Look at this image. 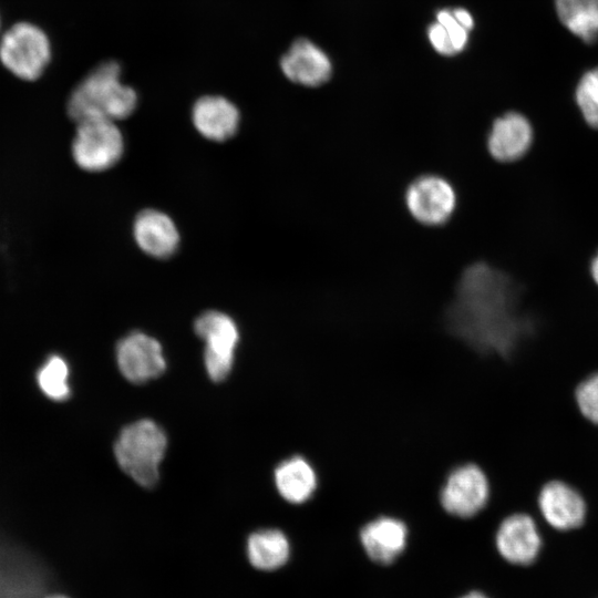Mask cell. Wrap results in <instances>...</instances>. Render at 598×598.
Listing matches in <instances>:
<instances>
[{"label": "cell", "mask_w": 598, "mask_h": 598, "mask_svg": "<svg viewBox=\"0 0 598 598\" xmlns=\"http://www.w3.org/2000/svg\"><path fill=\"white\" fill-rule=\"evenodd\" d=\"M525 289L484 261L467 266L447 305V336L478 354L505 355L525 327Z\"/></svg>", "instance_id": "obj_1"}, {"label": "cell", "mask_w": 598, "mask_h": 598, "mask_svg": "<svg viewBox=\"0 0 598 598\" xmlns=\"http://www.w3.org/2000/svg\"><path fill=\"white\" fill-rule=\"evenodd\" d=\"M137 105L136 92L121 81L115 61L99 64L72 91L66 109L76 123L91 118L118 121L130 116Z\"/></svg>", "instance_id": "obj_2"}, {"label": "cell", "mask_w": 598, "mask_h": 598, "mask_svg": "<svg viewBox=\"0 0 598 598\" xmlns=\"http://www.w3.org/2000/svg\"><path fill=\"white\" fill-rule=\"evenodd\" d=\"M167 437L152 420L126 425L114 444L120 467L138 485L151 488L159 480V464L165 455Z\"/></svg>", "instance_id": "obj_3"}, {"label": "cell", "mask_w": 598, "mask_h": 598, "mask_svg": "<svg viewBox=\"0 0 598 598\" xmlns=\"http://www.w3.org/2000/svg\"><path fill=\"white\" fill-rule=\"evenodd\" d=\"M51 59L45 32L30 22H17L0 39V61L21 80H37Z\"/></svg>", "instance_id": "obj_4"}, {"label": "cell", "mask_w": 598, "mask_h": 598, "mask_svg": "<svg viewBox=\"0 0 598 598\" xmlns=\"http://www.w3.org/2000/svg\"><path fill=\"white\" fill-rule=\"evenodd\" d=\"M76 124L72 155L80 168L87 172H103L121 159L124 138L116 122L91 118Z\"/></svg>", "instance_id": "obj_5"}, {"label": "cell", "mask_w": 598, "mask_h": 598, "mask_svg": "<svg viewBox=\"0 0 598 598\" xmlns=\"http://www.w3.org/2000/svg\"><path fill=\"white\" fill-rule=\"evenodd\" d=\"M491 485L486 473L475 463L453 467L439 493L442 509L450 516L470 519L487 505Z\"/></svg>", "instance_id": "obj_6"}, {"label": "cell", "mask_w": 598, "mask_h": 598, "mask_svg": "<svg viewBox=\"0 0 598 598\" xmlns=\"http://www.w3.org/2000/svg\"><path fill=\"white\" fill-rule=\"evenodd\" d=\"M195 333L205 341L204 364L212 381H224L234 364L239 339L235 321L226 313L210 310L194 322Z\"/></svg>", "instance_id": "obj_7"}, {"label": "cell", "mask_w": 598, "mask_h": 598, "mask_svg": "<svg viewBox=\"0 0 598 598\" xmlns=\"http://www.w3.org/2000/svg\"><path fill=\"white\" fill-rule=\"evenodd\" d=\"M404 203L411 216L425 226H441L450 220L457 206V193L443 176L425 174L405 189Z\"/></svg>", "instance_id": "obj_8"}, {"label": "cell", "mask_w": 598, "mask_h": 598, "mask_svg": "<svg viewBox=\"0 0 598 598\" xmlns=\"http://www.w3.org/2000/svg\"><path fill=\"white\" fill-rule=\"evenodd\" d=\"M494 547L509 564H533L544 547L543 535L535 517L525 512L505 516L495 530Z\"/></svg>", "instance_id": "obj_9"}, {"label": "cell", "mask_w": 598, "mask_h": 598, "mask_svg": "<svg viewBox=\"0 0 598 598\" xmlns=\"http://www.w3.org/2000/svg\"><path fill=\"white\" fill-rule=\"evenodd\" d=\"M115 355L120 372L132 383H145L163 374L166 369L161 343L140 331L122 338L116 344Z\"/></svg>", "instance_id": "obj_10"}, {"label": "cell", "mask_w": 598, "mask_h": 598, "mask_svg": "<svg viewBox=\"0 0 598 598\" xmlns=\"http://www.w3.org/2000/svg\"><path fill=\"white\" fill-rule=\"evenodd\" d=\"M537 507L543 520L557 532L581 527L587 515L584 496L576 487L560 480H551L543 485Z\"/></svg>", "instance_id": "obj_11"}, {"label": "cell", "mask_w": 598, "mask_h": 598, "mask_svg": "<svg viewBox=\"0 0 598 598\" xmlns=\"http://www.w3.org/2000/svg\"><path fill=\"white\" fill-rule=\"evenodd\" d=\"M358 535L363 551L372 561L390 565L405 550L410 530L403 518L381 514L367 520Z\"/></svg>", "instance_id": "obj_12"}, {"label": "cell", "mask_w": 598, "mask_h": 598, "mask_svg": "<svg viewBox=\"0 0 598 598\" xmlns=\"http://www.w3.org/2000/svg\"><path fill=\"white\" fill-rule=\"evenodd\" d=\"M534 128L518 112H507L494 120L486 137V148L493 159L512 164L523 159L534 145Z\"/></svg>", "instance_id": "obj_13"}, {"label": "cell", "mask_w": 598, "mask_h": 598, "mask_svg": "<svg viewBox=\"0 0 598 598\" xmlns=\"http://www.w3.org/2000/svg\"><path fill=\"white\" fill-rule=\"evenodd\" d=\"M272 480L278 496L292 506L309 502L318 487L316 467L299 454L280 460L274 468Z\"/></svg>", "instance_id": "obj_14"}, {"label": "cell", "mask_w": 598, "mask_h": 598, "mask_svg": "<svg viewBox=\"0 0 598 598\" xmlns=\"http://www.w3.org/2000/svg\"><path fill=\"white\" fill-rule=\"evenodd\" d=\"M280 66L290 81L305 86H319L332 73L328 55L307 39H298L281 58Z\"/></svg>", "instance_id": "obj_15"}, {"label": "cell", "mask_w": 598, "mask_h": 598, "mask_svg": "<svg viewBox=\"0 0 598 598\" xmlns=\"http://www.w3.org/2000/svg\"><path fill=\"white\" fill-rule=\"evenodd\" d=\"M197 132L214 142H224L235 135L239 126V112L234 103L219 95L199 97L192 110Z\"/></svg>", "instance_id": "obj_16"}, {"label": "cell", "mask_w": 598, "mask_h": 598, "mask_svg": "<svg viewBox=\"0 0 598 598\" xmlns=\"http://www.w3.org/2000/svg\"><path fill=\"white\" fill-rule=\"evenodd\" d=\"M133 236L137 246L154 258L172 256L179 244L178 229L173 219L156 209H145L136 216Z\"/></svg>", "instance_id": "obj_17"}, {"label": "cell", "mask_w": 598, "mask_h": 598, "mask_svg": "<svg viewBox=\"0 0 598 598\" xmlns=\"http://www.w3.org/2000/svg\"><path fill=\"white\" fill-rule=\"evenodd\" d=\"M290 542L279 528H261L247 539V557L252 567L262 571L276 570L290 557Z\"/></svg>", "instance_id": "obj_18"}, {"label": "cell", "mask_w": 598, "mask_h": 598, "mask_svg": "<svg viewBox=\"0 0 598 598\" xmlns=\"http://www.w3.org/2000/svg\"><path fill=\"white\" fill-rule=\"evenodd\" d=\"M560 22L586 43L598 39V0H556Z\"/></svg>", "instance_id": "obj_19"}, {"label": "cell", "mask_w": 598, "mask_h": 598, "mask_svg": "<svg viewBox=\"0 0 598 598\" xmlns=\"http://www.w3.org/2000/svg\"><path fill=\"white\" fill-rule=\"evenodd\" d=\"M468 29L455 17L453 10H441L436 21L429 28L427 35L432 47L443 55L461 52L468 39Z\"/></svg>", "instance_id": "obj_20"}, {"label": "cell", "mask_w": 598, "mask_h": 598, "mask_svg": "<svg viewBox=\"0 0 598 598\" xmlns=\"http://www.w3.org/2000/svg\"><path fill=\"white\" fill-rule=\"evenodd\" d=\"M69 365L60 355H51L38 372L41 391L50 399L62 401L70 395Z\"/></svg>", "instance_id": "obj_21"}, {"label": "cell", "mask_w": 598, "mask_h": 598, "mask_svg": "<svg viewBox=\"0 0 598 598\" xmlns=\"http://www.w3.org/2000/svg\"><path fill=\"white\" fill-rule=\"evenodd\" d=\"M575 99L586 124L598 130V68L582 75L576 87Z\"/></svg>", "instance_id": "obj_22"}, {"label": "cell", "mask_w": 598, "mask_h": 598, "mask_svg": "<svg viewBox=\"0 0 598 598\" xmlns=\"http://www.w3.org/2000/svg\"><path fill=\"white\" fill-rule=\"evenodd\" d=\"M575 399L584 417L598 425V371L587 375L578 383Z\"/></svg>", "instance_id": "obj_23"}, {"label": "cell", "mask_w": 598, "mask_h": 598, "mask_svg": "<svg viewBox=\"0 0 598 598\" xmlns=\"http://www.w3.org/2000/svg\"><path fill=\"white\" fill-rule=\"evenodd\" d=\"M453 12H454L455 17L457 18V20L465 28H467L468 30H471L473 28L474 21H473V18H472L471 13L467 10L462 9V8H457V9H454Z\"/></svg>", "instance_id": "obj_24"}, {"label": "cell", "mask_w": 598, "mask_h": 598, "mask_svg": "<svg viewBox=\"0 0 598 598\" xmlns=\"http://www.w3.org/2000/svg\"><path fill=\"white\" fill-rule=\"evenodd\" d=\"M588 271L594 285L598 288V249L590 258Z\"/></svg>", "instance_id": "obj_25"}, {"label": "cell", "mask_w": 598, "mask_h": 598, "mask_svg": "<svg viewBox=\"0 0 598 598\" xmlns=\"http://www.w3.org/2000/svg\"><path fill=\"white\" fill-rule=\"evenodd\" d=\"M460 598H488V597L480 591H471L468 594L461 596Z\"/></svg>", "instance_id": "obj_26"}, {"label": "cell", "mask_w": 598, "mask_h": 598, "mask_svg": "<svg viewBox=\"0 0 598 598\" xmlns=\"http://www.w3.org/2000/svg\"><path fill=\"white\" fill-rule=\"evenodd\" d=\"M44 598H70V597H68L65 595H62V594H51V595H48Z\"/></svg>", "instance_id": "obj_27"}]
</instances>
